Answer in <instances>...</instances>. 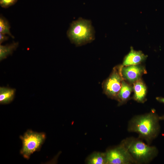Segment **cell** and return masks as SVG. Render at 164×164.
<instances>
[{
    "instance_id": "2",
    "label": "cell",
    "mask_w": 164,
    "mask_h": 164,
    "mask_svg": "<svg viewBox=\"0 0 164 164\" xmlns=\"http://www.w3.org/2000/svg\"><path fill=\"white\" fill-rule=\"evenodd\" d=\"M121 142L136 164L148 163L155 158L158 153V150L155 147L145 143L139 138H128Z\"/></svg>"
},
{
    "instance_id": "16",
    "label": "cell",
    "mask_w": 164,
    "mask_h": 164,
    "mask_svg": "<svg viewBox=\"0 0 164 164\" xmlns=\"http://www.w3.org/2000/svg\"><path fill=\"white\" fill-rule=\"evenodd\" d=\"M9 37L5 35V34L0 33V43L1 44L3 42L8 39Z\"/></svg>"
},
{
    "instance_id": "4",
    "label": "cell",
    "mask_w": 164,
    "mask_h": 164,
    "mask_svg": "<svg viewBox=\"0 0 164 164\" xmlns=\"http://www.w3.org/2000/svg\"><path fill=\"white\" fill-rule=\"evenodd\" d=\"M20 138L22 142L20 153L24 158L28 159L32 154L40 150L45 141L46 135L43 132L28 130Z\"/></svg>"
},
{
    "instance_id": "3",
    "label": "cell",
    "mask_w": 164,
    "mask_h": 164,
    "mask_svg": "<svg viewBox=\"0 0 164 164\" xmlns=\"http://www.w3.org/2000/svg\"><path fill=\"white\" fill-rule=\"evenodd\" d=\"M94 34L91 21L82 18L73 21L67 32L71 42L77 46L91 42L94 39Z\"/></svg>"
},
{
    "instance_id": "10",
    "label": "cell",
    "mask_w": 164,
    "mask_h": 164,
    "mask_svg": "<svg viewBox=\"0 0 164 164\" xmlns=\"http://www.w3.org/2000/svg\"><path fill=\"white\" fill-rule=\"evenodd\" d=\"M133 90V87L131 84L123 79L117 99L120 104L121 105L125 103L129 99Z\"/></svg>"
},
{
    "instance_id": "6",
    "label": "cell",
    "mask_w": 164,
    "mask_h": 164,
    "mask_svg": "<svg viewBox=\"0 0 164 164\" xmlns=\"http://www.w3.org/2000/svg\"><path fill=\"white\" fill-rule=\"evenodd\" d=\"M105 153L107 164H136L122 142L118 146L108 150Z\"/></svg>"
},
{
    "instance_id": "12",
    "label": "cell",
    "mask_w": 164,
    "mask_h": 164,
    "mask_svg": "<svg viewBox=\"0 0 164 164\" xmlns=\"http://www.w3.org/2000/svg\"><path fill=\"white\" fill-rule=\"evenodd\" d=\"M18 42H14L10 44L0 45V60L2 61L6 58L9 55L12 54L13 50L17 47Z\"/></svg>"
},
{
    "instance_id": "18",
    "label": "cell",
    "mask_w": 164,
    "mask_h": 164,
    "mask_svg": "<svg viewBox=\"0 0 164 164\" xmlns=\"http://www.w3.org/2000/svg\"><path fill=\"white\" fill-rule=\"evenodd\" d=\"M159 119L160 120H164V115L161 116H159Z\"/></svg>"
},
{
    "instance_id": "7",
    "label": "cell",
    "mask_w": 164,
    "mask_h": 164,
    "mask_svg": "<svg viewBox=\"0 0 164 164\" xmlns=\"http://www.w3.org/2000/svg\"><path fill=\"white\" fill-rule=\"evenodd\" d=\"M121 72L124 80L130 84H133L141 79L142 75L147 72L145 67L140 64L123 67L121 66Z\"/></svg>"
},
{
    "instance_id": "14",
    "label": "cell",
    "mask_w": 164,
    "mask_h": 164,
    "mask_svg": "<svg viewBox=\"0 0 164 164\" xmlns=\"http://www.w3.org/2000/svg\"><path fill=\"white\" fill-rule=\"evenodd\" d=\"M10 27L8 21L4 17L1 16L0 18V33L5 34H7L12 38L14 37L10 32Z\"/></svg>"
},
{
    "instance_id": "11",
    "label": "cell",
    "mask_w": 164,
    "mask_h": 164,
    "mask_svg": "<svg viewBox=\"0 0 164 164\" xmlns=\"http://www.w3.org/2000/svg\"><path fill=\"white\" fill-rule=\"evenodd\" d=\"M15 90L8 87H0V103L7 104L11 102L13 99Z\"/></svg>"
},
{
    "instance_id": "13",
    "label": "cell",
    "mask_w": 164,
    "mask_h": 164,
    "mask_svg": "<svg viewBox=\"0 0 164 164\" xmlns=\"http://www.w3.org/2000/svg\"><path fill=\"white\" fill-rule=\"evenodd\" d=\"M89 164H106L105 153L96 152L92 154L87 159Z\"/></svg>"
},
{
    "instance_id": "5",
    "label": "cell",
    "mask_w": 164,
    "mask_h": 164,
    "mask_svg": "<svg viewBox=\"0 0 164 164\" xmlns=\"http://www.w3.org/2000/svg\"><path fill=\"white\" fill-rule=\"evenodd\" d=\"M121 65L114 67L109 77L102 84L104 93L108 97L117 100L123 79L121 70Z\"/></svg>"
},
{
    "instance_id": "15",
    "label": "cell",
    "mask_w": 164,
    "mask_h": 164,
    "mask_svg": "<svg viewBox=\"0 0 164 164\" xmlns=\"http://www.w3.org/2000/svg\"><path fill=\"white\" fill-rule=\"evenodd\" d=\"M18 0H0V5L2 8H7L15 4Z\"/></svg>"
},
{
    "instance_id": "8",
    "label": "cell",
    "mask_w": 164,
    "mask_h": 164,
    "mask_svg": "<svg viewBox=\"0 0 164 164\" xmlns=\"http://www.w3.org/2000/svg\"><path fill=\"white\" fill-rule=\"evenodd\" d=\"M147 56L141 51L135 50L131 47L130 50L125 56L121 66L123 67L140 64L145 60Z\"/></svg>"
},
{
    "instance_id": "17",
    "label": "cell",
    "mask_w": 164,
    "mask_h": 164,
    "mask_svg": "<svg viewBox=\"0 0 164 164\" xmlns=\"http://www.w3.org/2000/svg\"><path fill=\"white\" fill-rule=\"evenodd\" d=\"M156 100L158 101L164 103V98L162 97H157L156 98Z\"/></svg>"
},
{
    "instance_id": "1",
    "label": "cell",
    "mask_w": 164,
    "mask_h": 164,
    "mask_svg": "<svg viewBox=\"0 0 164 164\" xmlns=\"http://www.w3.org/2000/svg\"><path fill=\"white\" fill-rule=\"evenodd\" d=\"M159 120L155 110L152 109L148 113L134 117L128 122V130L137 133L139 138L150 145L159 133Z\"/></svg>"
},
{
    "instance_id": "9",
    "label": "cell",
    "mask_w": 164,
    "mask_h": 164,
    "mask_svg": "<svg viewBox=\"0 0 164 164\" xmlns=\"http://www.w3.org/2000/svg\"><path fill=\"white\" fill-rule=\"evenodd\" d=\"M133 99L137 102L143 103L146 100L147 93L146 87L141 79H140L133 84Z\"/></svg>"
}]
</instances>
